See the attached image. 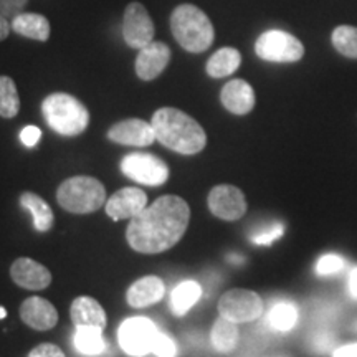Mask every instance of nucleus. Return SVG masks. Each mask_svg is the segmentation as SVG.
Returning <instances> with one entry per match:
<instances>
[{"instance_id":"27","label":"nucleus","mask_w":357,"mask_h":357,"mask_svg":"<svg viewBox=\"0 0 357 357\" xmlns=\"http://www.w3.org/2000/svg\"><path fill=\"white\" fill-rule=\"evenodd\" d=\"M20 111V98L10 77H0V116L12 119Z\"/></svg>"},{"instance_id":"4","label":"nucleus","mask_w":357,"mask_h":357,"mask_svg":"<svg viewBox=\"0 0 357 357\" xmlns=\"http://www.w3.org/2000/svg\"><path fill=\"white\" fill-rule=\"evenodd\" d=\"M42 113L48 126L66 137L79 136L89 124L86 106L68 93L48 95L42 102Z\"/></svg>"},{"instance_id":"20","label":"nucleus","mask_w":357,"mask_h":357,"mask_svg":"<svg viewBox=\"0 0 357 357\" xmlns=\"http://www.w3.org/2000/svg\"><path fill=\"white\" fill-rule=\"evenodd\" d=\"M12 30L25 38L47 42L50 38V22L43 15L33 12H22L15 19H12Z\"/></svg>"},{"instance_id":"14","label":"nucleus","mask_w":357,"mask_h":357,"mask_svg":"<svg viewBox=\"0 0 357 357\" xmlns=\"http://www.w3.org/2000/svg\"><path fill=\"white\" fill-rule=\"evenodd\" d=\"M171 61V50L166 43L151 42L141 48L136 58V75L142 82H153L167 68Z\"/></svg>"},{"instance_id":"24","label":"nucleus","mask_w":357,"mask_h":357,"mask_svg":"<svg viewBox=\"0 0 357 357\" xmlns=\"http://www.w3.org/2000/svg\"><path fill=\"white\" fill-rule=\"evenodd\" d=\"M240 331L238 326L234 321L227 318H218L212 326L211 342L213 349L218 352H231L238 344Z\"/></svg>"},{"instance_id":"35","label":"nucleus","mask_w":357,"mask_h":357,"mask_svg":"<svg viewBox=\"0 0 357 357\" xmlns=\"http://www.w3.org/2000/svg\"><path fill=\"white\" fill-rule=\"evenodd\" d=\"M40 137H42V131H40L37 126H26L22 129L20 132V141L24 142L26 147L37 146Z\"/></svg>"},{"instance_id":"19","label":"nucleus","mask_w":357,"mask_h":357,"mask_svg":"<svg viewBox=\"0 0 357 357\" xmlns=\"http://www.w3.org/2000/svg\"><path fill=\"white\" fill-rule=\"evenodd\" d=\"M71 321L75 328L78 326H96V328H106V312L102 306L91 296H79L71 303Z\"/></svg>"},{"instance_id":"16","label":"nucleus","mask_w":357,"mask_h":357,"mask_svg":"<svg viewBox=\"0 0 357 357\" xmlns=\"http://www.w3.org/2000/svg\"><path fill=\"white\" fill-rule=\"evenodd\" d=\"M20 318L35 331H48L58 323V311L50 301L40 296H32L22 303Z\"/></svg>"},{"instance_id":"3","label":"nucleus","mask_w":357,"mask_h":357,"mask_svg":"<svg viewBox=\"0 0 357 357\" xmlns=\"http://www.w3.org/2000/svg\"><path fill=\"white\" fill-rule=\"evenodd\" d=\"M171 30L176 42L189 53H204L212 47L215 30L207 13L192 3L174 8Z\"/></svg>"},{"instance_id":"12","label":"nucleus","mask_w":357,"mask_h":357,"mask_svg":"<svg viewBox=\"0 0 357 357\" xmlns=\"http://www.w3.org/2000/svg\"><path fill=\"white\" fill-rule=\"evenodd\" d=\"M108 139L121 146L132 147H147L153 144L155 139V132L153 124L144 121V119H124V121L116 123L109 128Z\"/></svg>"},{"instance_id":"21","label":"nucleus","mask_w":357,"mask_h":357,"mask_svg":"<svg viewBox=\"0 0 357 357\" xmlns=\"http://www.w3.org/2000/svg\"><path fill=\"white\" fill-rule=\"evenodd\" d=\"M240 63H242L240 52L236 48L225 47L217 50L208 58L205 70H207V75L211 78H227L238 70Z\"/></svg>"},{"instance_id":"22","label":"nucleus","mask_w":357,"mask_h":357,"mask_svg":"<svg viewBox=\"0 0 357 357\" xmlns=\"http://www.w3.org/2000/svg\"><path fill=\"white\" fill-rule=\"evenodd\" d=\"M20 205L32 213L35 229L38 231L52 230L53 222H55L53 211L40 195L33 194V192H24L20 195Z\"/></svg>"},{"instance_id":"33","label":"nucleus","mask_w":357,"mask_h":357,"mask_svg":"<svg viewBox=\"0 0 357 357\" xmlns=\"http://www.w3.org/2000/svg\"><path fill=\"white\" fill-rule=\"evenodd\" d=\"M334 342H336V337H334L331 333H319L316 334L314 339H312V347H314V351H318L319 354H326V352L333 351Z\"/></svg>"},{"instance_id":"6","label":"nucleus","mask_w":357,"mask_h":357,"mask_svg":"<svg viewBox=\"0 0 357 357\" xmlns=\"http://www.w3.org/2000/svg\"><path fill=\"white\" fill-rule=\"evenodd\" d=\"M257 55L273 63H294L305 56V47L294 35L284 30H266L255 43Z\"/></svg>"},{"instance_id":"31","label":"nucleus","mask_w":357,"mask_h":357,"mask_svg":"<svg viewBox=\"0 0 357 357\" xmlns=\"http://www.w3.org/2000/svg\"><path fill=\"white\" fill-rule=\"evenodd\" d=\"M153 352L154 356L158 357H177V346L171 336H167V334L164 333H159L154 341Z\"/></svg>"},{"instance_id":"10","label":"nucleus","mask_w":357,"mask_h":357,"mask_svg":"<svg viewBox=\"0 0 357 357\" xmlns=\"http://www.w3.org/2000/svg\"><path fill=\"white\" fill-rule=\"evenodd\" d=\"M154 22L147 13L146 7L139 2H131L124 10L123 37L128 47L141 50L146 45L154 42Z\"/></svg>"},{"instance_id":"7","label":"nucleus","mask_w":357,"mask_h":357,"mask_svg":"<svg viewBox=\"0 0 357 357\" xmlns=\"http://www.w3.org/2000/svg\"><path fill=\"white\" fill-rule=\"evenodd\" d=\"M159 329L153 321L147 318L124 319L118 331V341L121 349L132 357H144L153 352L154 341Z\"/></svg>"},{"instance_id":"32","label":"nucleus","mask_w":357,"mask_h":357,"mask_svg":"<svg viewBox=\"0 0 357 357\" xmlns=\"http://www.w3.org/2000/svg\"><path fill=\"white\" fill-rule=\"evenodd\" d=\"M26 6V0H0V13L6 19H15Z\"/></svg>"},{"instance_id":"18","label":"nucleus","mask_w":357,"mask_h":357,"mask_svg":"<svg viewBox=\"0 0 357 357\" xmlns=\"http://www.w3.org/2000/svg\"><path fill=\"white\" fill-rule=\"evenodd\" d=\"M166 294V284L159 276H144L136 280L129 287L126 301L131 307H147L154 303H159Z\"/></svg>"},{"instance_id":"26","label":"nucleus","mask_w":357,"mask_h":357,"mask_svg":"<svg viewBox=\"0 0 357 357\" xmlns=\"http://www.w3.org/2000/svg\"><path fill=\"white\" fill-rule=\"evenodd\" d=\"M200 296H202V288L197 281H182L171 294V311L176 316H184L200 300Z\"/></svg>"},{"instance_id":"30","label":"nucleus","mask_w":357,"mask_h":357,"mask_svg":"<svg viewBox=\"0 0 357 357\" xmlns=\"http://www.w3.org/2000/svg\"><path fill=\"white\" fill-rule=\"evenodd\" d=\"M346 266V260L336 253H326L316 263V273L319 276H329L341 273Z\"/></svg>"},{"instance_id":"9","label":"nucleus","mask_w":357,"mask_h":357,"mask_svg":"<svg viewBox=\"0 0 357 357\" xmlns=\"http://www.w3.org/2000/svg\"><path fill=\"white\" fill-rule=\"evenodd\" d=\"M121 171L132 181L142 185L158 187L166 184L169 178V167L162 159L154 154L132 153L124 155Z\"/></svg>"},{"instance_id":"29","label":"nucleus","mask_w":357,"mask_h":357,"mask_svg":"<svg viewBox=\"0 0 357 357\" xmlns=\"http://www.w3.org/2000/svg\"><path fill=\"white\" fill-rule=\"evenodd\" d=\"M284 234V225L280 222H273V223H268V225H263L260 229L253 230L250 234V240H252L255 245H268L275 243L276 240L281 238Z\"/></svg>"},{"instance_id":"36","label":"nucleus","mask_w":357,"mask_h":357,"mask_svg":"<svg viewBox=\"0 0 357 357\" xmlns=\"http://www.w3.org/2000/svg\"><path fill=\"white\" fill-rule=\"evenodd\" d=\"M333 357H357V342L336 347L333 351Z\"/></svg>"},{"instance_id":"8","label":"nucleus","mask_w":357,"mask_h":357,"mask_svg":"<svg viewBox=\"0 0 357 357\" xmlns=\"http://www.w3.org/2000/svg\"><path fill=\"white\" fill-rule=\"evenodd\" d=\"M218 314L236 324L252 323L263 314V300L260 294L250 289H230L218 301Z\"/></svg>"},{"instance_id":"17","label":"nucleus","mask_w":357,"mask_h":357,"mask_svg":"<svg viewBox=\"0 0 357 357\" xmlns=\"http://www.w3.org/2000/svg\"><path fill=\"white\" fill-rule=\"evenodd\" d=\"M220 101L225 106V109L230 111L231 114L243 116L255 108V91H253L252 84L245 82V79H230L222 88Z\"/></svg>"},{"instance_id":"28","label":"nucleus","mask_w":357,"mask_h":357,"mask_svg":"<svg viewBox=\"0 0 357 357\" xmlns=\"http://www.w3.org/2000/svg\"><path fill=\"white\" fill-rule=\"evenodd\" d=\"M333 47L342 56L357 60V26L339 25L333 30L331 35Z\"/></svg>"},{"instance_id":"11","label":"nucleus","mask_w":357,"mask_h":357,"mask_svg":"<svg viewBox=\"0 0 357 357\" xmlns=\"http://www.w3.org/2000/svg\"><path fill=\"white\" fill-rule=\"evenodd\" d=\"M208 208L217 218L234 222L247 213V199L243 192L235 185H217L208 194Z\"/></svg>"},{"instance_id":"25","label":"nucleus","mask_w":357,"mask_h":357,"mask_svg":"<svg viewBox=\"0 0 357 357\" xmlns=\"http://www.w3.org/2000/svg\"><path fill=\"white\" fill-rule=\"evenodd\" d=\"M298 307L294 306V303L288 301V300H281L276 301L271 310L268 311L266 316V323L271 329L278 333H288L296 326L298 323Z\"/></svg>"},{"instance_id":"5","label":"nucleus","mask_w":357,"mask_h":357,"mask_svg":"<svg viewBox=\"0 0 357 357\" xmlns=\"http://www.w3.org/2000/svg\"><path fill=\"white\" fill-rule=\"evenodd\" d=\"M56 200L66 212L93 213L106 204V189L95 177L75 176L58 187Z\"/></svg>"},{"instance_id":"39","label":"nucleus","mask_w":357,"mask_h":357,"mask_svg":"<svg viewBox=\"0 0 357 357\" xmlns=\"http://www.w3.org/2000/svg\"><path fill=\"white\" fill-rule=\"evenodd\" d=\"M7 318V310L3 306H0V319Z\"/></svg>"},{"instance_id":"13","label":"nucleus","mask_w":357,"mask_h":357,"mask_svg":"<svg viewBox=\"0 0 357 357\" xmlns=\"http://www.w3.org/2000/svg\"><path fill=\"white\" fill-rule=\"evenodd\" d=\"M147 207V195L144 190L137 187H124L111 195L109 200H106L105 208L109 218L113 220H126L132 218L144 211Z\"/></svg>"},{"instance_id":"37","label":"nucleus","mask_w":357,"mask_h":357,"mask_svg":"<svg viewBox=\"0 0 357 357\" xmlns=\"http://www.w3.org/2000/svg\"><path fill=\"white\" fill-rule=\"evenodd\" d=\"M347 287H349V293L351 296L357 300V266L352 268L351 275H349V281H347Z\"/></svg>"},{"instance_id":"38","label":"nucleus","mask_w":357,"mask_h":357,"mask_svg":"<svg viewBox=\"0 0 357 357\" xmlns=\"http://www.w3.org/2000/svg\"><path fill=\"white\" fill-rule=\"evenodd\" d=\"M10 30H12V25L8 24V19H6V17L0 13V42L8 37Z\"/></svg>"},{"instance_id":"23","label":"nucleus","mask_w":357,"mask_h":357,"mask_svg":"<svg viewBox=\"0 0 357 357\" xmlns=\"http://www.w3.org/2000/svg\"><path fill=\"white\" fill-rule=\"evenodd\" d=\"M73 344L84 356H100L106 349L102 329L96 326H78L73 336Z\"/></svg>"},{"instance_id":"1","label":"nucleus","mask_w":357,"mask_h":357,"mask_svg":"<svg viewBox=\"0 0 357 357\" xmlns=\"http://www.w3.org/2000/svg\"><path fill=\"white\" fill-rule=\"evenodd\" d=\"M190 220V208L177 195H162L132 217L126 230L129 247L137 253L155 255L172 248L184 236Z\"/></svg>"},{"instance_id":"15","label":"nucleus","mask_w":357,"mask_h":357,"mask_svg":"<svg viewBox=\"0 0 357 357\" xmlns=\"http://www.w3.org/2000/svg\"><path fill=\"white\" fill-rule=\"evenodd\" d=\"M10 276L13 283L19 284L20 288L40 291L50 287L52 273L42 263L32 260V258H19L12 263Z\"/></svg>"},{"instance_id":"2","label":"nucleus","mask_w":357,"mask_h":357,"mask_svg":"<svg viewBox=\"0 0 357 357\" xmlns=\"http://www.w3.org/2000/svg\"><path fill=\"white\" fill-rule=\"evenodd\" d=\"M155 139L174 153L194 155L207 146V134L192 116L177 108H160L151 121Z\"/></svg>"},{"instance_id":"40","label":"nucleus","mask_w":357,"mask_h":357,"mask_svg":"<svg viewBox=\"0 0 357 357\" xmlns=\"http://www.w3.org/2000/svg\"><path fill=\"white\" fill-rule=\"evenodd\" d=\"M354 329H356V331H357V321H356V323H354Z\"/></svg>"},{"instance_id":"34","label":"nucleus","mask_w":357,"mask_h":357,"mask_svg":"<svg viewBox=\"0 0 357 357\" xmlns=\"http://www.w3.org/2000/svg\"><path fill=\"white\" fill-rule=\"evenodd\" d=\"M29 357H66L65 352L60 349V347L55 344H50V342H43V344H38L30 351Z\"/></svg>"}]
</instances>
